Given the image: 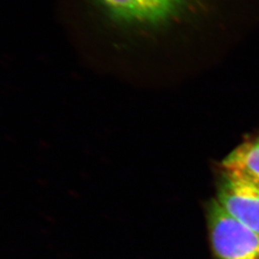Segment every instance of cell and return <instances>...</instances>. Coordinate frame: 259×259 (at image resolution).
Returning <instances> with one entry per match:
<instances>
[{
    "instance_id": "1",
    "label": "cell",
    "mask_w": 259,
    "mask_h": 259,
    "mask_svg": "<svg viewBox=\"0 0 259 259\" xmlns=\"http://www.w3.org/2000/svg\"><path fill=\"white\" fill-rule=\"evenodd\" d=\"M213 250L220 259H259V233L234 219L217 201L209 208Z\"/></svg>"
},
{
    "instance_id": "5",
    "label": "cell",
    "mask_w": 259,
    "mask_h": 259,
    "mask_svg": "<svg viewBox=\"0 0 259 259\" xmlns=\"http://www.w3.org/2000/svg\"><path fill=\"white\" fill-rule=\"evenodd\" d=\"M257 141H259V138H258V139H257Z\"/></svg>"
},
{
    "instance_id": "2",
    "label": "cell",
    "mask_w": 259,
    "mask_h": 259,
    "mask_svg": "<svg viewBox=\"0 0 259 259\" xmlns=\"http://www.w3.org/2000/svg\"><path fill=\"white\" fill-rule=\"evenodd\" d=\"M216 201L234 219L259 233L258 187L226 175Z\"/></svg>"
},
{
    "instance_id": "3",
    "label": "cell",
    "mask_w": 259,
    "mask_h": 259,
    "mask_svg": "<svg viewBox=\"0 0 259 259\" xmlns=\"http://www.w3.org/2000/svg\"><path fill=\"white\" fill-rule=\"evenodd\" d=\"M114 19L137 22H155L168 16L181 0H98Z\"/></svg>"
},
{
    "instance_id": "4",
    "label": "cell",
    "mask_w": 259,
    "mask_h": 259,
    "mask_svg": "<svg viewBox=\"0 0 259 259\" xmlns=\"http://www.w3.org/2000/svg\"><path fill=\"white\" fill-rule=\"evenodd\" d=\"M222 167L226 175L259 188V141H248L236 147L225 157Z\"/></svg>"
}]
</instances>
